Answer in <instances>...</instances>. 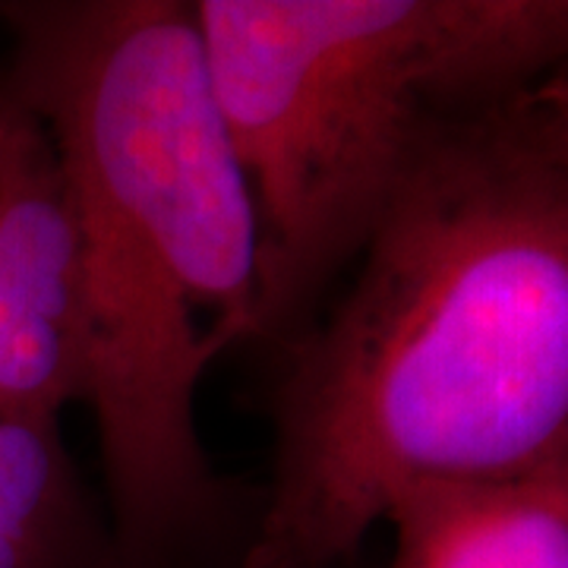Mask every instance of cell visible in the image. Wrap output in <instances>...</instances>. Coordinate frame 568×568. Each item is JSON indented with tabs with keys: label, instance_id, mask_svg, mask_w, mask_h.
I'll use <instances>...</instances> for the list:
<instances>
[{
	"label": "cell",
	"instance_id": "3957f363",
	"mask_svg": "<svg viewBox=\"0 0 568 568\" xmlns=\"http://www.w3.org/2000/svg\"><path fill=\"white\" fill-rule=\"evenodd\" d=\"M263 237V335L361 253L426 140L568 67V0H200Z\"/></svg>",
	"mask_w": 568,
	"mask_h": 568
},
{
	"label": "cell",
	"instance_id": "7a4b0ae2",
	"mask_svg": "<svg viewBox=\"0 0 568 568\" xmlns=\"http://www.w3.org/2000/svg\"><path fill=\"white\" fill-rule=\"evenodd\" d=\"M7 85L61 159L85 282L89 379L126 547L205 506L196 395L263 335L253 190L209 77L193 7L85 0L10 7Z\"/></svg>",
	"mask_w": 568,
	"mask_h": 568
},
{
	"label": "cell",
	"instance_id": "52a82bcc",
	"mask_svg": "<svg viewBox=\"0 0 568 568\" xmlns=\"http://www.w3.org/2000/svg\"><path fill=\"white\" fill-rule=\"evenodd\" d=\"M493 111L534 152L568 168V67Z\"/></svg>",
	"mask_w": 568,
	"mask_h": 568
},
{
	"label": "cell",
	"instance_id": "277c9868",
	"mask_svg": "<svg viewBox=\"0 0 568 568\" xmlns=\"http://www.w3.org/2000/svg\"><path fill=\"white\" fill-rule=\"evenodd\" d=\"M77 212L41 121L0 82V414L61 420L85 402Z\"/></svg>",
	"mask_w": 568,
	"mask_h": 568
},
{
	"label": "cell",
	"instance_id": "5b68a950",
	"mask_svg": "<svg viewBox=\"0 0 568 568\" xmlns=\"http://www.w3.org/2000/svg\"><path fill=\"white\" fill-rule=\"evenodd\" d=\"M388 568H568V465L503 480H429L388 506Z\"/></svg>",
	"mask_w": 568,
	"mask_h": 568
},
{
	"label": "cell",
	"instance_id": "8992f818",
	"mask_svg": "<svg viewBox=\"0 0 568 568\" xmlns=\"http://www.w3.org/2000/svg\"><path fill=\"white\" fill-rule=\"evenodd\" d=\"M80 493L58 420L0 414V568H61Z\"/></svg>",
	"mask_w": 568,
	"mask_h": 568
},
{
	"label": "cell",
	"instance_id": "6da1fadb",
	"mask_svg": "<svg viewBox=\"0 0 568 568\" xmlns=\"http://www.w3.org/2000/svg\"><path fill=\"white\" fill-rule=\"evenodd\" d=\"M287 347L244 568H332L398 493L568 465V168L496 111L443 123Z\"/></svg>",
	"mask_w": 568,
	"mask_h": 568
}]
</instances>
